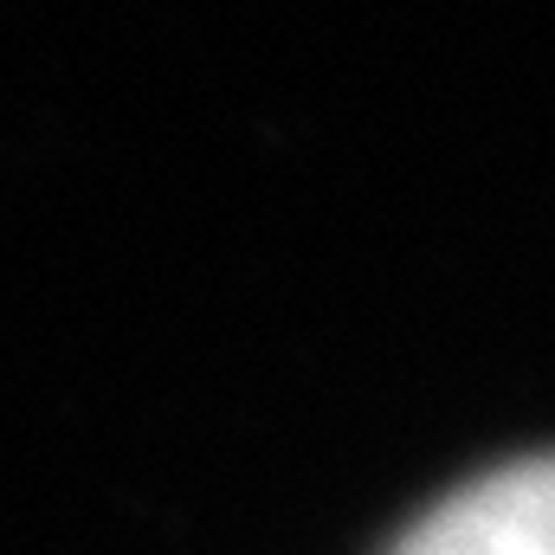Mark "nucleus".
<instances>
[{
	"mask_svg": "<svg viewBox=\"0 0 555 555\" xmlns=\"http://www.w3.org/2000/svg\"><path fill=\"white\" fill-rule=\"evenodd\" d=\"M395 555H555V452L452 491Z\"/></svg>",
	"mask_w": 555,
	"mask_h": 555,
	"instance_id": "obj_1",
	"label": "nucleus"
}]
</instances>
